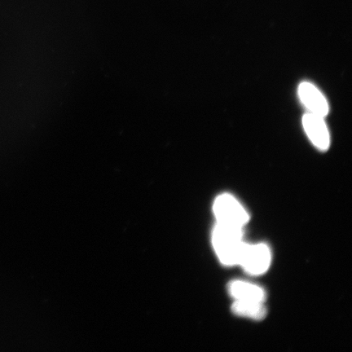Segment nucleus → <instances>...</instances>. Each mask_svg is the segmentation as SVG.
Here are the masks:
<instances>
[{
	"label": "nucleus",
	"instance_id": "1",
	"mask_svg": "<svg viewBox=\"0 0 352 352\" xmlns=\"http://www.w3.org/2000/svg\"><path fill=\"white\" fill-rule=\"evenodd\" d=\"M243 228L217 223L212 232V244L219 261L223 265H239L245 246Z\"/></svg>",
	"mask_w": 352,
	"mask_h": 352
},
{
	"label": "nucleus",
	"instance_id": "2",
	"mask_svg": "<svg viewBox=\"0 0 352 352\" xmlns=\"http://www.w3.org/2000/svg\"><path fill=\"white\" fill-rule=\"evenodd\" d=\"M213 210L217 223L243 228L250 219V214L234 197L224 193L215 199Z\"/></svg>",
	"mask_w": 352,
	"mask_h": 352
},
{
	"label": "nucleus",
	"instance_id": "3",
	"mask_svg": "<svg viewBox=\"0 0 352 352\" xmlns=\"http://www.w3.org/2000/svg\"><path fill=\"white\" fill-rule=\"evenodd\" d=\"M272 254L265 244H245L239 265L248 274L254 276L265 274L270 267Z\"/></svg>",
	"mask_w": 352,
	"mask_h": 352
},
{
	"label": "nucleus",
	"instance_id": "4",
	"mask_svg": "<svg viewBox=\"0 0 352 352\" xmlns=\"http://www.w3.org/2000/svg\"><path fill=\"white\" fill-rule=\"evenodd\" d=\"M302 125L312 144L321 151H327L329 146V133L324 117L307 113L302 118Z\"/></svg>",
	"mask_w": 352,
	"mask_h": 352
},
{
	"label": "nucleus",
	"instance_id": "5",
	"mask_svg": "<svg viewBox=\"0 0 352 352\" xmlns=\"http://www.w3.org/2000/svg\"><path fill=\"white\" fill-rule=\"evenodd\" d=\"M298 96L301 102L308 109V113L325 117L329 113V104L327 99L315 85L311 82H303L298 87Z\"/></svg>",
	"mask_w": 352,
	"mask_h": 352
},
{
	"label": "nucleus",
	"instance_id": "6",
	"mask_svg": "<svg viewBox=\"0 0 352 352\" xmlns=\"http://www.w3.org/2000/svg\"><path fill=\"white\" fill-rule=\"evenodd\" d=\"M228 292L235 300L264 302L266 299L265 290L261 286L243 280L232 281L228 285Z\"/></svg>",
	"mask_w": 352,
	"mask_h": 352
},
{
	"label": "nucleus",
	"instance_id": "7",
	"mask_svg": "<svg viewBox=\"0 0 352 352\" xmlns=\"http://www.w3.org/2000/svg\"><path fill=\"white\" fill-rule=\"evenodd\" d=\"M232 311L241 318L258 320L265 318L267 315L266 307L262 302L235 300Z\"/></svg>",
	"mask_w": 352,
	"mask_h": 352
}]
</instances>
